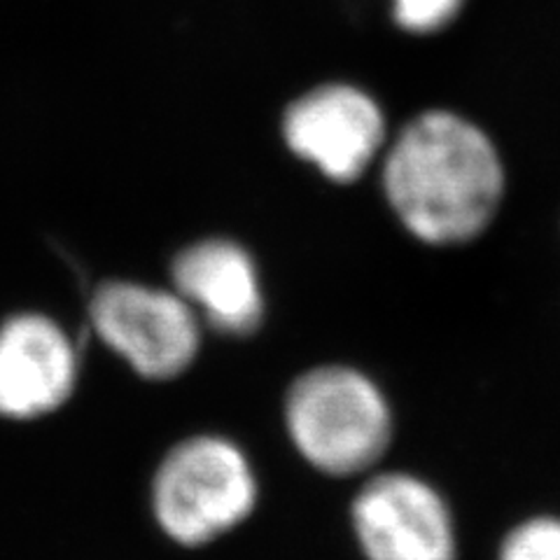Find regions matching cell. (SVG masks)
Instances as JSON below:
<instances>
[{"label": "cell", "mask_w": 560, "mask_h": 560, "mask_svg": "<svg viewBox=\"0 0 560 560\" xmlns=\"http://www.w3.org/2000/svg\"><path fill=\"white\" fill-rule=\"evenodd\" d=\"M383 189L407 230L430 245L481 236L500 213L506 171L475 121L430 110L397 133L383 162Z\"/></svg>", "instance_id": "6da1fadb"}, {"label": "cell", "mask_w": 560, "mask_h": 560, "mask_svg": "<svg viewBox=\"0 0 560 560\" xmlns=\"http://www.w3.org/2000/svg\"><path fill=\"white\" fill-rule=\"evenodd\" d=\"M285 428L308 465L329 477H353L388 451L393 411L370 376L325 364L290 385Z\"/></svg>", "instance_id": "7a4b0ae2"}, {"label": "cell", "mask_w": 560, "mask_h": 560, "mask_svg": "<svg viewBox=\"0 0 560 560\" xmlns=\"http://www.w3.org/2000/svg\"><path fill=\"white\" fill-rule=\"evenodd\" d=\"M257 504V479L230 440L199 434L175 444L152 481L160 528L183 547H203L234 530Z\"/></svg>", "instance_id": "3957f363"}, {"label": "cell", "mask_w": 560, "mask_h": 560, "mask_svg": "<svg viewBox=\"0 0 560 560\" xmlns=\"http://www.w3.org/2000/svg\"><path fill=\"white\" fill-rule=\"evenodd\" d=\"M92 323L101 341L148 381L178 378L199 355V315L178 292L113 280L94 294Z\"/></svg>", "instance_id": "277c9868"}, {"label": "cell", "mask_w": 560, "mask_h": 560, "mask_svg": "<svg viewBox=\"0 0 560 560\" xmlns=\"http://www.w3.org/2000/svg\"><path fill=\"white\" fill-rule=\"evenodd\" d=\"M283 138L296 156L331 183H353L385 143V117L358 86L323 84L285 110Z\"/></svg>", "instance_id": "5b68a950"}, {"label": "cell", "mask_w": 560, "mask_h": 560, "mask_svg": "<svg viewBox=\"0 0 560 560\" xmlns=\"http://www.w3.org/2000/svg\"><path fill=\"white\" fill-rule=\"evenodd\" d=\"M353 528L366 560H455L444 498L413 475L388 471L353 500Z\"/></svg>", "instance_id": "8992f818"}, {"label": "cell", "mask_w": 560, "mask_h": 560, "mask_svg": "<svg viewBox=\"0 0 560 560\" xmlns=\"http://www.w3.org/2000/svg\"><path fill=\"white\" fill-rule=\"evenodd\" d=\"M78 353L45 315H16L0 327V416L26 420L57 411L73 395Z\"/></svg>", "instance_id": "52a82bcc"}, {"label": "cell", "mask_w": 560, "mask_h": 560, "mask_svg": "<svg viewBox=\"0 0 560 560\" xmlns=\"http://www.w3.org/2000/svg\"><path fill=\"white\" fill-rule=\"evenodd\" d=\"M173 288L226 337H250L265 320V292L250 253L230 238L189 245L171 265Z\"/></svg>", "instance_id": "ba28073f"}, {"label": "cell", "mask_w": 560, "mask_h": 560, "mask_svg": "<svg viewBox=\"0 0 560 560\" xmlns=\"http://www.w3.org/2000/svg\"><path fill=\"white\" fill-rule=\"evenodd\" d=\"M500 560H560V521L533 518L506 537Z\"/></svg>", "instance_id": "9c48e42d"}, {"label": "cell", "mask_w": 560, "mask_h": 560, "mask_svg": "<svg viewBox=\"0 0 560 560\" xmlns=\"http://www.w3.org/2000/svg\"><path fill=\"white\" fill-rule=\"evenodd\" d=\"M395 22L416 35L440 33L455 22L465 0H393Z\"/></svg>", "instance_id": "30bf717a"}]
</instances>
